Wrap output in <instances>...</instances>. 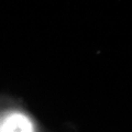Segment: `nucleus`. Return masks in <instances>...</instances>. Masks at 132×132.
<instances>
[{
	"mask_svg": "<svg viewBox=\"0 0 132 132\" xmlns=\"http://www.w3.org/2000/svg\"><path fill=\"white\" fill-rule=\"evenodd\" d=\"M0 132H35V129L27 114L11 111L0 116Z\"/></svg>",
	"mask_w": 132,
	"mask_h": 132,
	"instance_id": "obj_1",
	"label": "nucleus"
}]
</instances>
